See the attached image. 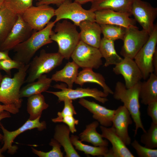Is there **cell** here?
<instances>
[{"label": "cell", "mask_w": 157, "mask_h": 157, "mask_svg": "<svg viewBox=\"0 0 157 157\" xmlns=\"http://www.w3.org/2000/svg\"><path fill=\"white\" fill-rule=\"evenodd\" d=\"M56 23L50 21L42 30L32 33L26 40L13 49L15 54L13 59L24 65L29 64L36 52L41 47L53 42L51 38Z\"/></svg>", "instance_id": "obj_1"}, {"label": "cell", "mask_w": 157, "mask_h": 157, "mask_svg": "<svg viewBox=\"0 0 157 157\" xmlns=\"http://www.w3.org/2000/svg\"><path fill=\"white\" fill-rule=\"evenodd\" d=\"M141 83L140 81L131 87L127 88L124 83L118 81L116 83L115 91L113 94L114 99L120 101L123 103V106L130 113L135 124L134 136L137 134L139 129H142L144 132L146 131L140 117L139 99Z\"/></svg>", "instance_id": "obj_2"}, {"label": "cell", "mask_w": 157, "mask_h": 157, "mask_svg": "<svg viewBox=\"0 0 157 157\" xmlns=\"http://www.w3.org/2000/svg\"><path fill=\"white\" fill-rule=\"evenodd\" d=\"M56 23L50 38L57 43L58 52L64 58L69 60L80 41L79 33L77 26L66 19Z\"/></svg>", "instance_id": "obj_3"}, {"label": "cell", "mask_w": 157, "mask_h": 157, "mask_svg": "<svg viewBox=\"0 0 157 157\" xmlns=\"http://www.w3.org/2000/svg\"><path fill=\"white\" fill-rule=\"evenodd\" d=\"M29 66V64L26 65L18 69L13 78L8 75L3 76L0 85V102L19 109L21 107L22 100L20 91L24 83Z\"/></svg>", "instance_id": "obj_4"}, {"label": "cell", "mask_w": 157, "mask_h": 157, "mask_svg": "<svg viewBox=\"0 0 157 157\" xmlns=\"http://www.w3.org/2000/svg\"><path fill=\"white\" fill-rule=\"evenodd\" d=\"M63 57L58 52L47 53L42 49L29 63L28 75L24 83L34 81L42 75L49 73L62 63Z\"/></svg>", "instance_id": "obj_5"}, {"label": "cell", "mask_w": 157, "mask_h": 157, "mask_svg": "<svg viewBox=\"0 0 157 157\" xmlns=\"http://www.w3.org/2000/svg\"><path fill=\"white\" fill-rule=\"evenodd\" d=\"M55 16L56 23L62 19H69L77 26L85 20L95 22L94 12L85 9L81 5L71 0H66L58 6L55 10Z\"/></svg>", "instance_id": "obj_6"}, {"label": "cell", "mask_w": 157, "mask_h": 157, "mask_svg": "<svg viewBox=\"0 0 157 157\" xmlns=\"http://www.w3.org/2000/svg\"><path fill=\"white\" fill-rule=\"evenodd\" d=\"M157 25H154L148 40L135 57L133 59L142 73L143 79H147L154 69L152 60L157 49Z\"/></svg>", "instance_id": "obj_7"}, {"label": "cell", "mask_w": 157, "mask_h": 157, "mask_svg": "<svg viewBox=\"0 0 157 157\" xmlns=\"http://www.w3.org/2000/svg\"><path fill=\"white\" fill-rule=\"evenodd\" d=\"M71 57L83 69H97L102 65V56L98 48L88 45L80 40Z\"/></svg>", "instance_id": "obj_8"}, {"label": "cell", "mask_w": 157, "mask_h": 157, "mask_svg": "<svg viewBox=\"0 0 157 157\" xmlns=\"http://www.w3.org/2000/svg\"><path fill=\"white\" fill-rule=\"evenodd\" d=\"M149 35L147 32L143 29L139 30L135 26L126 28L120 54L124 58L133 59L147 41Z\"/></svg>", "instance_id": "obj_9"}, {"label": "cell", "mask_w": 157, "mask_h": 157, "mask_svg": "<svg viewBox=\"0 0 157 157\" xmlns=\"http://www.w3.org/2000/svg\"><path fill=\"white\" fill-rule=\"evenodd\" d=\"M53 87L60 89L59 91H46L47 92L53 94L58 98L59 102L63 101L65 99L74 100L85 97H91L96 100L104 104L108 101V96L103 91L97 88H78L75 89L67 88L62 85L56 84Z\"/></svg>", "instance_id": "obj_10"}, {"label": "cell", "mask_w": 157, "mask_h": 157, "mask_svg": "<svg viewBox=\"0 0 157 157\" xmlns=\"http://www.w3.org/2000/svg\"><path fill=\"white\" fill-rule=\"evenodd\" d=\"M55 10L49 5H33L21 15L33 30L39 31L44 28L55 16Z\"/></svg>", "instance_id": "obj_11"}, {"label": "cell", "mask_w": 157, "mask_h": 157, "mask_svg": "<svg viewBox=\"0 0 157 157\" xmlns=\"http://www.w3.org/2000/svg\"><path fill=\"white\" fill-rule=\"evenodd\" d=\"M40 117H39L33 120L28 119L21 126L13 131L8 130L0 123V127L3 133V141L4 144L1 148L2 153L7 150L8 154H13L17 152L18 147L16 145H13V143L16 137L22 133L37 128L39 131H42L46 129V122L44 121L40 122Z\"/></svg>", "instance_id": "obj_12"}, {"label": "cell", "mask_w": 157, "mask_h": 157, "mask_svg": "<svg viewBox=\"0 0 157 157\" xmlns=\"http://www.w3.org/2000/svg\"><path fill=\"white\" fill-rule=\"evenodd\" d=\"M131 14L142 28L149 35L154 26V22L157 16V8L147 2L135 0L131 9Z\"/></svg>", "instance_id": "obj_13"}, {"label": "cell", "mask_w": 157, "mask_h": 157, "mask_svg": "<svg viewBox=\"0 0 157 157\" xmlns=\"http://www.w3.org/2000/svg\"><path fill=\"white\" fill-rule=\"evenodd\" d=\"M33 30L23 20L21 15L10 31L0 45V51L13 49L16 46L27 39L32 34Z\"/></svg>", "instance_id": "obj_14"}, {"label": "cell", "mask_w": 157, "mask_h": 157, "mask_svg": "<svg viewBox=\"0 0 157 157\" xmlns=\"http://www.w3.org/2000/svg\"><path fill=\"white\" fill-rule=\"evenodd\" d=\"M114 72L121 75L125 81L126 88H129L140 81L143 78L142 73L133 59L124 58L122 61L113 68Z\"/></svg>", "instance_id": "obj_15"}, {"label": "cell", "mask_w": 157, "mask_h": 157, "mask_svg": "<svg viewBox=\"0 0 157 157\" xmlns=\"http://www.w3.org/2000/svg\"><path fill=\"white\" fill-rule=\"evenodd\" d=\"M95 22L99 25L107 24L128 28L135 26L134 20L130 17V14L104 9L94 12Z\"/></svg>", "instance_id": "obj_16"}, {"label": "cell", "mask_w": 157, "mask_h": 157, "mask_svg": "<svg viewBox=\"0 0 157 157\" xmlns=\"http://www.w3.org/2000/svg\"><path fill=\"white\" fill-rule=\"evenodd\" d=\"M132 119L128 110L123 105L115 110L112 122L117 135L126 145H129L131 139L128 133V127L133 123Z\"/></svg>", "instance_id": "obj_17"}, {"label": "cell", "mask_w": 157, "mask_h": 157, "mask_svg": "<svg viewBox=\"0 0 157 157\" xmlns=\"http://www.w3.org/2000/svg\"><path fill=\"white\" fill-rule=\"evenodd\" d=\"M100 127L102 137L108 140L112 145L105 157H135L116 133L113 126L108 128L101 126Z\"/></svg>", "instance_id": "obj_18"}, {"label": "cell", "mask_w": 157, "mask_h": 157, "mask_svg": "<svg viewBox=\"0 0 157 157\" xmlns=\"http://www.w3.org/2000/svg\"><path fill=\"white\" fill-rule=\"evenodd\" d=\"M78 102L92 114L93 118L101 126L108 127L112 126L115 110L108 109L94 101H90L84 98L80 99Z\"/></svg>", "instance_id": "obj_19"}, {"label": "cell", "mask_w": 157, "mask_h": 157, "mask_svg": "<svg viewBox=\"0 0 157 157\" xmlns=\"http://www.w3.org/2000/svg\"><path fill=\"white\" fill-rule=\"evenodd\" d=\"M80 40L90 46L99 48L101 40L100 25L95 22L86 20L80 24Z\"/></svg>", "instance_id": "obj_20"}, {"label": "cell", "mask_w": 157, "mask_h": 157, "mask_svg": "<svg viewBox=\"0 0 157 157\" xmlns=\"http://www.w3.org/2000/svg\"><path fill=\"white\" fill-rule=\"evenodd\" d=\"M135 0H96L91 2L90 10L93 12L104 9L131 14L132 5Z\"/></svg>", "instance_id": "obj_21"}, {"label": "cell", "mask_w": 157, "mask_h": 157, "mask_svg": "<svg viewBox=\"0 0 157 157\" xmlns=\"http://www.w3.org/2000/svg\"><path fill=\"white\" fill-rule=\"evenodd\" d=\"M92 69L89 68L83 69L78 73L75 83L81 86L87 83H96L103 88V92L107 95L113 94V92L106 84L102 75L94 72Z\"/></svg>", "instance_id": "obj_22"}, {"label": "cell", "mask_w": 157, "mask_h": 157, "mask_svg": "<svg viewBox=\"0 0 157 157\" xmlns=\"http://www.w3.org/2000/svg\"><path fill=\"white\" fill-rule=\"evenodd\" d=\"M70 130L66 125H57L55 127L54 139L63 147L66 157H79L71 141Z\"/></svg>", "instance_id": "obj_23"}, {"label": "cell", "mask_w": 157, "mask_h": 157, "mask_svg": "<svg viewBox=\"0 0 157 157\" xmlns=\"http://www.w3.org/2000/svg\"><path fill=\"white\" fill-rule=\"evenodd\" d=\"M64 108L61 112H58L57 116L51 119L54 123L63 122L69 128L70 132L73 133L76 132L75 125L78 124L79 121L74 117L77 113L72 104V101L66 100L64 101Z\"/></svg>", "instance_id": "obj_24"}, {"label": "cell", "mask_w": 157, "mask_h": 157, "mask_svg": "<svg viewBox=\"0 0 157 157\" xmlns=\"http://www.w3.org/2000/svg\"><path fill=\"white\" fill-rule=\"evenodd\" d=\"M147 79L141 82L139 95L141 103L146 105L157 101V75L151 73Z\"/></svg>", "instance_id": "obj_25"}, {"label": "cell", "mask_w": 157, "mask_h": 157, "mask_svg": "<svg viewBox=\"0 0 157 157\" xmlns=\"http://www.w3.org/2000/svg\"><path fill=\"white\" fill-rule=\"evenodd\" d=\"M79 67L73 61L68 62L61 69L52 75V81L62 82L66 83L68 88H72L78 76Z\"/></svg>", "instance_id": "obj_26"}, {"label": "cell", "mask_w": 157, "mask_h": 157, "mask_svg": "<svg viewBox=\"0 0 157 157\" xmlns=\"http://www.w3.org/2000/svg\"><path fill=\"white\" fill-rule=\"evenodd\" d=\"M35 82L28 83L21 89L20 97L21 98L28 97L33 95L46 92L51 86L52 81L45 74L40 76Z\"/></svg>", "instance_id": "obj_27"}, {"label": "cell", "mask_w": 157, "mask_h": 157, "mask_svg": "<svg viewBox=\"0 0 157 157\" xmlns=\"http://www.w3.org/2000/svg\"><path fill=\"white\" fill-rule=\"evenodd\" d=\"M102 58L105 60L104 66L116 65L121 62L123 58L119 56L115 49L114 41L103 37L99 48Z\"/></svg>", "instance_id": "obj_28"}, {"label": "cell", "mask_w": 157, "mask_h": 157, "mask_svg": "<svg viewBox=\"0 0 157 157\" xmlns=\"http://www.w3.org/2000/svg\"><path fill=\"white\" fill-rule=\"evenodd\" d=\"M99 125L97 121H95L86 126L85 129L79 135V138L82 141L86 142L92 144L94 146L108 147V142L104 140L101 135L97 131Z\"/></svg>", "instance_id": "obj_29"}, {"label": "cell", "mask_w": 157, "mask_h": 157, "mask_svg": "<svg viewBox=\"0 0 157 157\" xmlns=\"http://www.w3.org/2000/svg\"><path fill=\"white\" fill-rule=\"evenodd\" d=\"M18 15L3 6L0 8V45L3 42L16 22Z\"/></svg>", "instance_id": "obj_30"}, {"label": "cell", "mask_w": 157, "mask_h": 157, "mask_svg": "<svg viewBox=\"0 0 157 157\" xmlns=\"http://www.w3.org/2000/svg\"><path fill=\"white\" fill-rule=\"evenodd\" d=\"M28 98L27 110L29 115L28 119L33 120L41 117L43 110L49 107L44 96L41 93H39Z\"/></svg>", "instance_id": "obj_31"}, {"label": "cell", "mask_w": 157, "mask_h": 157, "mask_svg": "<svg viewBox=\"0 0 157 157\" xmlns=\"http://www.w3.org/2000/svg\"><path fill=\"white\" fill-rule=\"evenodd\" d=\"M71 142L76 149L83 151L87 155L94 156L106 157L109 151L107 147L92 146L84 144L79 140V137L72 135L70 137Z\"/></svg>", "instance_id": "obj_32"}, {"label": "cell", "mask_w": 157, "mask_h": 157, "mask_svg": "<svg viewBox=\"0 0 157 157\" xmlns=\"http://www.w3.org/2000/svg\"><path fill=\"white\" fill-rule=\"evenodd\" d=\"M101 33L103 37L115 41L116 40H123L126 28L114 25L100 24Z\"/></svg>", "instance_id": "obj_33"}, {"label": "cell", "mask_w": 157, "mask_h": 157, "mask_svg": "<svg viewBox=\"0 0 157 157\" xmlns=\"http://www.w3.org/2000/svg\"><path fill=\"white\" fill-rule=\"evenodd\" d=\"M33 0H5L3 5L13 13L22 15L33 6Z\"/></svg>", "instance_id": "obj_34"}, {"label": "cell", "mask_w": 157, "mask_h": 157, "mask_svg": "<svg viewBox=\"0 0 157 157\" xmlns=\"http://www.w3.org/2000/svg\"><path fill=\"white\" fill-rule=\"evenodd\" d=\"M140 142L148 148L157 147V124L151 122L148 130L141 135Z\"/></svg>", "instance_id": "obj_35"}, {"label": "cell", "mask_w": 157, "mask_h": 157, "mask_svg": "<svg viewBox=\"0 0 157 157\" xmlns=\"http://www.w3.org/2000/svg\"><path fill=\"white\" fill-rule=\"evenodd\" d=\"M49 145L52 147L51 150L47 152L38 150L32 147L33 152L40 157H63V153L61 149V146L54 139L51 140Z\"/></svg>", "instance_id": "obj_36"}, {"label": "cell", "mask_w": 157, "mask_h": 157, "mask_svg": "<svg viewBox=\"0 0 157 157\" xmlns=\"http://www.w3.org/2000/svg\"><path fill=\"white\" fill-rule=\"evenodd\" d=\"M139 157H157V149L148 148L141 145L136 140L131 143Z\"/></svg>", "instance_id": "obj_37"}, {"label": "cell", "mask_w": 157, "mask_h": 157, "mask_svg": "<svg viewBox=\"0 0 157 157\" xmlns=\"http://www.w3.org/2000/svg\"><path fill=\"white\" fill-rule=\"evenodd\" d=\"M24 65L12 59L0 60V69L4 71L7 75L11 76V70L13 69H18Z\"/></svg>", "instance_id": "obj_38"}, {"label": "cell", "mask_w": 157, "mask_h": 157, "mask_svg": "<svg viewBox=\"0 0 157 157\" xmlns=\"http://www.w3.org/2000/svg\"><path fill=\"white\" fill-rule=\"evenodd\" d=\"M147 105L148 115L151 118L152 122L157 124V101L152 102Z\"/></svg>", "instance_id": "obj_39"}, {"label": "cell", "mask_w": 157, "mask_h": 157, "mask_svg": "<svg viewBox=\"0 0 157 157\" xmlns=\"http://www.w3.org/2000/svg\"><path fill=\"white\" fill-rule=\"evenodd\" d=\"M4 111H8L13 114H16L19 112V109L13 106L4 104L2 105L0 104V114Z\"/></svg>", "instance_id": "obj_40"}, {"label": "cell", "mask_w": 157, "mask_h": 157, "mask_svg": "<svg viewBox=\"0 0 157 157\" xmlns=\"http://www.w3.org/2000/svg\"><path fill=\"white\" fill-rule=\"evenodd\" d=\"M66 0H42L38 1L36 5H49L51 4H56L59 6Z\"/></svg>", "instance_id": "obj_41"}, {"label": "cell", "mask_w": 157, "mask_h": 157, "mask_svg": "<svg viewBox=\"0 0 157 157\" xmlns=\"http://www.w3.org/2000/svg\"><path fill=\"white\" fill-rule=\"evenodd\" d=\"M11 117L10 113L6 111H4L0 114V121L2 119ZM3 136L0 133V142L3 141Z\"/></svg>", "instance_id": "obj_42"}, {"label": "cell", "mask_w": 157, "mask_h": 157, "mask_svg": "<svg viewBox=\"0 0 157 157\" xmlns=\"http://www.w3.org/2000/svg\"><path fill=\"white\" fill-rule=\"evenodd\" d=\"M152 64L154 68V73L157 75V50H156L154 53L153 60Z\"/></svg>", "instance_id": "obj_43"}, {"label": "cell", "mask_w": 157, "mask_h": 157, "mask_svg": "<svg viewBox=\"0 0 157 157\" xmlns=\"http://www.w3.org/2000/svg\"><path fill=\"white\" fill-rule=\"evenodd\" d=\"M9 51L0 50V60L11 58L9 56Z\"/></svg>", "instance_id": "obj_44"}, {"label": "cell", "mask_w": 157, "mask_h": 157, "mask_svg": "<svg viewBox=\"0 0 157 157\" xmlns=\"http://www.w3.org/2000/svg\"><path fill=\"white\" fill-rule=\"evenodd\" d=\"M96 0H74V1L82 5L89 2H92Z\"/></svg>", "instance_id": "obj_45"}, {"label": "cell", "mask_w": 157, "mask_h": 157, "mask_svg": "<svg viewBox=\"0 0 157 157\" xmlns=\"http://www.w3.org/2000/svg\"><path fill=\"white\" fill-rule=\"evenodd\" d=\"M5 0H0V8L3 6Z\"/></svg>", "instance_id": "obj_46"}, {"label": "cell", "mask_w": 157, "mask_h": 157, "mask_svg": "<svg viewBox=\"0 0 157 157\" xmlns=\"http://www.w3.org/2000/svg\"><path fill=\"white\" fill-rule=\"evenodd\" d=\"M3 78V76L1 74V72H0V85L1 83V82L2 81Z\"/></svg>", "instance_id": "obj_47"}, {"label": "cell", "mask_w": 157, "mask_h": 157, "mask_svg": "<svg viewBox=\"0 0 157 157\" xmlns=\"http://www.w3.org/2000/svg\"><path fill=\"white\" fill-rule=\"evenodd\" d=\"M2 153L1 149H0V157H3L4 156L2 154Z\"/></svg>", "instance_id": "obj_48"}, {"label": "cell", "mask_w": 157, "mask_h": 157, "mask_svg": "<svg viewBox=\"0 0 157 157\" xmlns=\"http://www.w3.org/2000/svg\"><path fill=\"white\" fill-rule=\"evenodd\" d=\"M36 1H41L42 0H35Z\"/></svg>", "instance_id": "obj_49"}]
</instances>
